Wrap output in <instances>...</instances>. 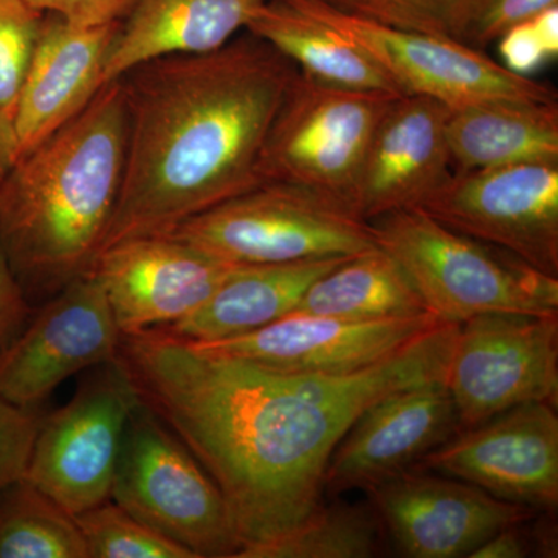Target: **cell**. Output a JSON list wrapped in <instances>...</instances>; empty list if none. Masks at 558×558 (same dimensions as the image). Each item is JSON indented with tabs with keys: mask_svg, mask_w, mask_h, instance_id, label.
<instances>
[{
	"mask_svg": "<svg viewBox=\"0 0 558 558\" xmlns=\"http://www.w3.org/2000/svg\"><path fill=\"white\" fill-rule=\"evenodd\" d=\"M458 323L347 374L281 373L208 354L168 329L121 333L138 398L207 470L242 542L238 558L319 506L326 469L360 414L396 389L446 379Z\"/></svg>",
	"mask_w": 558,
	"mask_h": 558,
	"instance_id": "6da1fadb",
	"label": "cell"
},
{
	"mask_svg": "<svg viewBox=\"0 0 558 558\" xmlns=\"http://www.w3.org/2000/svg\"><path fill=\"white\" fill-rule=\"evenodd\" d=\"M296 73L247 32L218 50L159 58L121 76L126 153L100 252L171 233L264 183V145Z\"/></svg>",
	"mask_w": 558,
	"mask_h": 558,
	"instance_id": "7a4b0ae2",
	"label": "cell"
},
{
	"mask_svg": "<svg viewBox=\"0 0 558 558\" xmlns=\"http://www.w3.org/2000/svg\"><path fill=\"white\" fill-rule=\"evenodd\" d=\"M126 153L121 81L21 154L0 183V244L27 290L51 295L90 269L116 207Z\"/></svg>",
	"mask_w": 558,
	"mask_h": 558,
	"instance_id": "3957f363",
	"label": "cell"
},
{
	"mask_svg": "<svg viewBox=\"0 0 558 558\" xmlns=\"http://www.w3.org/2000/svg\"><path fill=\"white\" fill-rule=\"evenodd\" d=\"M425 307L447 323L483 314L558 315V278L512 253L450 230L418 208L371 220Z\"/></svg>",
	"mask_w": 558,
	"mask_h": 558,
	"instance_id": "277c9868",
	"label": "cell"
},
{
	"mask_svg": "<svg viewBox=\"0 0 558 558\" xmlns=\"http://www.w3.org/2000/svg\"><path fill=\"white\" fill-rule=\"evenodd\" d=\"M168 234L234 266L357 256L377 248L369 220L348 201L278 180L231 197Z\"/></svg>",
	"mask_w": 558,
	"mask_h": 558,
	"instance_id": "5b68a950",
	"label": "cell"
},
{
	"mask_svg": "<svg viewBox=\"0 0 558 558\" xmlns=\"http://www.w3.org/2000/svg\"><path fill=\"white\" fill-rule=\"evenodd\" d=\"M110 499L194 558L240 556V534L219 487L142 400L124 428Z\"/></svg>",
	"mask_w": 558,
	"mask_h": 558,
	"instance_id": "8992f818",
	"label": "cell"
},
{
	"mask_svg": "<svg viewBox=\"0 0 558 558\" xmlns=\"http://www.w3.org/2000/svg\"><path fill=\"white\" fill-rule=\"evenodd\" d=\"M398 97L323 83L299 70L264 145V182L296 183L351 204L371 138Z\"/></svg>",
	"mask_w": 558,
	"mask_h": 558,
	"instance_id": "52a82bcc",
	"label": "cell"
},
{
	"mask_svg": "<svg viewBox=\"0 0 558 558\" xmlns=\"http://www.w3.org/2000/svg\"><path fill=\"white\" fill-rule=\"evenodd\" d=\"M138 403L119 357L95 366L64 407L40 417L24 480L72 515L108 501L124 428Z\"/></svg>",
	"mask_w": 558,
	"mask_h": 558,
	"instance_id": "ba28073f",
	"label": "cell"
},
{
	"mask_svg": "<svg viewBox=\"0 0 558 558\" xmlns=\"http://www.w3.org/2000/svg\"><path fill=\"white\" fill-rule=\"evenodd\" d=\"M446 385L461 429L526 403L556 405L558 315L497 312L459 323Z\"/></svg>",
	"mask_w": 558,
	"mask_h": 558,
	"instance_id": "9c48e42d",
	"label": "cell"
},
{
	"mask_svg": "<svg viewBox=\"0 0 558 558\" xmlns=\"http://www.w3.org/2000/svg\"><path fill=\"white\" fill-rule=\"evenodd\" d=\"M286 2L357 44L403 95L433 98L450 109L499 100L558 101L554 87L510 72L469 44L385 27L332 9L322 0Z\"/></svg>",
	"mask_w": 558,
	"mask_h": 558,
	"instance_id": "30bf717a",
	"label": "cell"
},
{
	"mask_svg": "<svg viewBox=\"0 0 558 558\" xmlns=\"http://www.w3.org/2000/svg\"><path fill=\"white\" fill-rule=\"evenodd\" d=\"M418 209L558 278V163L453 172Z\"/></svg>",
	"mask_w": 558,
	"mask_h": 558,
	"instance_id": "8fae6325",
	"label": "cell"
},
{
	"mask_svg": "<svg viewBox=\"0 0 558 558\" xmlns=\"http://www.w3.org/2000/svg\"><path fill=\"white\" fill-rule=\"evenodd\" d=\"M120 337L100 281L84 271L0 352V398L36 409L62 381L116 360Z\"/></svg>",
	"mask_w": 558,
	"mask_h": 558,
	"instance_id": "7c38bea8",
	"label": "cell"
},
{
	"mask_svg": "<svg viewBox=\"0 0 558 558\" xmlns=\"http://www.w3.org/2000/svg\"><path fill=\"white\" fill-rule=\"evenodd\" d=\"M505 501L554 512L558 506V417L546 402L526 403L459 429L417 462Z\"/></svg>",
	"mask_w": 558,
	"mask_h": 558,
	"instance_id": "4fadbf2b",
	"label": "cell"
},
{
	"mask_svg": "<svg viewBox=\"0 0 558 558\" xmlns=\"http://www.w3.org/2000/svg\"><path fill=\"white\" fill-rule=\"evenodd\" d=\"M233 267L172 234H149L102 248L90 270L117 328L135 333L190 317Z\"/></svg>",
	"mask_w": 558,
	"mask_h": 558,
	"instance_id": "5bb4252c",
	"label": "cell"
},
{
	"mask_svg": "<svg viewBox=\"0 0 558 558\" xmlns=\"http://www.w3.org/2000/svg\"><path fill=\"white\" fill-rule=\"evenodd\" d=\"M442 323L429 312L371 322L290 312L244 336L190 343L208 354L281 373L347 374L395 357Z\"/></svg>",
	"mask_w": 558,
	"mask_h": 558,
	"instance_id": "9a60e30c",
	"label": "cell"
},
{
	"mask_svg": "<svg viewBox=\"0 0 558 558\" xmlns=\"http://www.w3.org/2000/svg\"><path fill=\"white\" fill-rule=\"evenodd\" d=\"M422 470H405L368 488L381 526L403 556L469 557L499 529L537 513L465 481Z\"/></svg>",
	"mask_w": 558,
	"mask_h": 558,
	"instance_id": "2e32d148",
	"label": "cell"
},
{
	"mask_svg": "<svg viewBox=\"0 0 558 558\" xmlns=\"http://www.w3.org/2000/svg\"><path fill=\"white\" fill-rule=\"evenodd\" d=\"M461 429L446 379L396 389L369 405L329 459L332 494L376 486L417 464Z\"/></svg>",
	"mask_w": 558,
	"mask_h": 558,
	"instance_id": "e0dca14e",
	"label": "cell"
},
{
	"mask_svg": "<svg viewBox=\"0 0 558 558\" xmlns=\"http://www.w3.org/2000/svg\"><path fill=\"white\" fill-rule=\"evenodd\" d=\"M450 108L422 95H400L366 150L351 204L363 219L418 208L453 174Z\"/></svg>",
	"mask_w": 558,
	"mask_h": 558,
	"instance_id": "ac0fdd59",
	"label": "cell"
},
{
	"mask_svg": "<svg viewBox=\"0 0 558 558\" xmlns=\"http://www.w3.org/2000/svg\"><path fill=\"white\" fill-rule=\"evenodd\" d=\"M120 22L81 27L44 13L16 108L17 148L27 153L69 123L105 86V70Z\"/></svg>",
	"mask_w": 558,
	"mask_h": 558,
	"instance_id": "d6986e66",
	"label": "cell"
},
{
	"mask_svg": "<svg viewBox=\"0 0 558 558\" xmlns=\"http://www.w3.org/2000/svg\"><path fill=\"white\" fill-rule=\"evenodd\" d=\"M267 0H132L120 21L105 84L145 62L218 50L247 31Z\"/></svg>",
	"mask_w": 558,
	"mask_h": 558,
	"instance_id": "ffe728a7",
	"label": "cell"
},
{
	"mask_svg": "<svg viewBox=\"0 0 558 558\" xmlns=\"http://www.w3.org/2000/svg\"><path fill=\"white\" fill-rule=\"evenodd\" d=\"M352 256L234 266L204 304L168 330L189 341L244 336L286 317L315 279Z\"/></svg>",
	"mask_w": 558,
	"mask_h": 558,
	"instance_id": "44dd1931",
	"label": "cell"
},
{
	"mask_svg": "<svg viewBox=\"0 0 558 558\" xmlns=\"http://www.w3.org/2000/svg\"><path fill=\"white\" fill-rule=\"evenodd\" d=\"M453 172L558 163V101H486L450 109Z\"/></svg>",
	"mask_w": 558,
	"mask_h": 558,
	"instance_id": "7402d4cb",
	"label": "cell"
},
{
	"mask_svg": "<svg viewBox=\"0 0 558 558\" xmlns=\"http://www.w3.org/2000/svg\"><path fill=\"white\" fill-rule=\"evenodd\" d=\"M247 32L266 40L312 78L336 86L403 95L357 44L293 9L286 0H267L250 22Z\"/></svg>",
	"mask_w": 558,
	"mask_h": 558,
	"instance_id": "603a6c76",
	"label": "cell"
},
{
	"mask_svg": "<svg viewBox=\"0 0 558 558\" xmlns=\"http://www.w3.org/2000/svg\"><path fill=\"white\" fill-rule=\"evenodd\" d=\"M292 312L371 322L416 317L428 311L405 271L377 247L315 279Z\"/></svg>",
	"mask_w": 558,
	"mask_h": 558,
	"instance_id": "cb8c5ba5",
	"label": "cell"
},
{
	"mask_svg": "<svg viewBox=\"0 0 558 558\" xmlns=\"http://www.w3.org/2000/svg\"><path fill=\"white\" fill-rule=\"evenodd\" d=\"M0 558H87L75 515L20 480L0 492Z\"/></svg>",
	"mask_w": 558,
	"mask_h": 558,
	"instance_id": "d4e9b609",
	"label": "cell"
},
{
	"mask_svg": "<svg viewBox=\"0 0 558 558\" xmlns=\"http://www.w3.org/2000/svg\"><path fill=\"white\" fill-rule=\"evenodd\" d=\"M381 527L373 505H319L299 526L241 558H369L379 554Z\"/></svg>",
	"mask_w": 558,
	"mask_h": 558,
	"instance_id": "484cf974",
	"label": "cell"
},
{
	"mask_svg": "<svg viewBox=\"0 0 558 558\" xmlns=\"http://www.w3.org/2000/svg\"><path fill=\"white\" fill-rule=\"evenodd\" d=\"M332 9L398 31L468 44L488 0H322Z\"/></svg>",
	"mask_w": 558,
	"mask_h": 558,
	"instance_id": "4316f807",
	"label": "cell"
},
{
	"mask_svg": "<svg viewBox=\"0 0 558 558\" xmlns=\"http://www.w3.org/2000/svg\"><path fill=\"white\" fill-rule=\"evenodd\" d=\"M87 558H194L112 499L75 515Z\"/></svg>",
	"mask_w": 558,
	"mask_h": 558,
	"instance_id": "83f0119b",
	"label": "cell"
},
{
	"mask_svg": "<svg viewBox=\"0 0 558 558\" xmlns=\"http://www.w3.org/2000/svg\"><path fill=\"white\" fill-rule=\"evenodd\" d=\"M44 13L25 0H0V112L13 117Z\"/></svg>",
	"mask_w": 558,
	"mask_h": 558,
	"instance_id": "f1b7e54d",
	"label": "cell"
},
{
	"mask_svg": "<svg viewBox=\"0 0 558 558\" xmlns=\"http://www.w3.org/2000/svg\"><path fill=\"white\" fill-rule=\"evenodd\" d=\"M39 422L35 409H21L0 398V492L24 478Z\"/></svg>",
	"mask_w": 558,
	"mask_h": 558,
	"instance_id": "f546056e",
	"label": "cell"
},
{
	"mask_svg": "<svg viewBox=\"0 0 558 558\" xmlns=\"http://www.w3.org/2000/svg\"><path fill=\"white\" fill-rule=\"evenodd\" d=\"M553 5H558V0H488L468 44L484 51L513 25L532 20Z\"/></svg>",
	"mask_w": 558,
	"mask_h": 558,
	"instance_id": "4dcf8cb0",
	"label": "cell"
},
{
	"mask_svg": "<svg viewBox=\"0 0 558 558\" xmlns=\"http://www.w3.org/2000/svg\"><path fill=\"white\" fill-rule=\"evenodd\" d=\"M40 13L57 14L81 27L113 24L123 20L132 0H25Z\"/></svg>",
	"mask_w": 558,
	"mask_h": 558,
	"instance_id": "1f68e13d",
	"label": "cell"
},
{
	"mask_svg": "<svg viewBox=\"0 0 558 558\" xmlns=\"http://www.w3.org/2000/svg\"><path fill=\"white\" fill-rule=\"evenodd\" d=\"M497 43L502 58L501 64L519 75L527 76V73L534 72L543 62L549 60L542 40L529 21L513 25L499 36Z\"/></svg>",
	"mask_w": 558,
	"mask_h": 558,
	"instance_id": "d6a6232c",
	"label": "cell"
},
{
	"mask_svg": "<svg viewBox=\"0 0 558 558\" xmlns=\"http://www.w3.org/2000/svg\"><path fill=\"white\" fill-rule=\"evenodd\" d=\"M28 314L27 296L0 244V352L20 333Z\"/></svg>",
	"mask_w": 558,
	"mask_h": 558,
	"instance_id": "836d02e7",
	"label": "cell"
},
{
	"mask_svg": "<svg viewBox=\"0 0 558 558\" xmlns=\"http://www.w3.org/2000/svg\"><path fill=\"white\" fill-rule=\"evenodd\" d=\"M523 523H526V521H523ZM523 523L510 524V526L499 529L483 545L473 550L469 558L527 557L531 554L532 543L535 539L527 537V532H524L523 527H521Z\"/></svg>",
	"mask_w": 558,
	"mask_h": 558,
	"instance_id": "e575fe53",
	"label": "cell"
},
{
	"mask_svg": "<svg viewBox=\"0 0 558 558\" xmlns=\"http://www.w3.org/2000/svg\"><path fill=\"white\" fill-rule=\"evenodd\" d=\"M538 39L542 40L546 53L549 58L557 57L558 53V5L549 7L543 10L537 16L529 20Z\"/></svg>",
	"mask_w": 558,
	"mask_h": 558,
	"instance_id": "d590c367",
	"label": "cell"
},
{
	"mask_svg": "<svg viewBox=\"0 0 558 558\" xmlns=\"http://www.w3.org/2000/svg\"><path fill=\"white\" fill-rule=\"evenodd\" d=\"M17 157H20V148H17L13 121L5 113L0 112V183L13 168Z\"/></svg>",
	"mask_w": 558,
	"mask_h": 558,
	"instance_id": "8d00e7d4",
	"label": "cell"
}]
</instances>
